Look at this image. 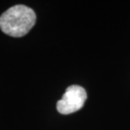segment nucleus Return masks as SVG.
<instances>
[{
	"instance_id": "1",
	"label": "nucleus",
	"mask_w": 130,
	"mask_h": 130,
	"mask_svg": "<svg viewBox=\"0 0 130 130\" xmlns=\"http://www.w3.org/2000/svg\"><path fill=\"white\" fill-rule=\"evenodd\" d=\"M36 20V13L23 4L14 5L0 16V29L13 37H22L31 30Z\"/></svg>"
},
{
	"instance_id": "2",
	"label": "nucleus",
	"mask_w": 130,
	"mask_h": 130,
	"mask_svg": "<svg viewBox=\"0 0 130 130\" xmlns=\"http://www.w3.org/2000/svg\"><path fill=\"white\" fill-rule=\"evenodd\" d=\"M87 94L84 88L76 85H70L57 103V109L63 115L74 113L84 106Z\"/></svg>"
}]
</instances>
